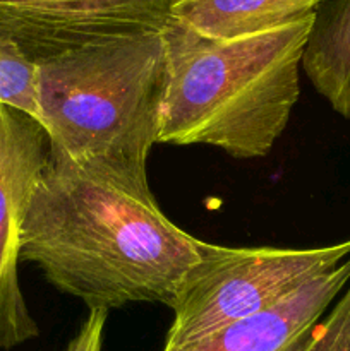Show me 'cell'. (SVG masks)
Instances as JSON below:
<instances>
[{
	"instance_id": "2",
	"label": "cell",
	"mask_w": 350,
	"mask_h": 351,
	"mask_svg": "<svg viewBox=\"0 0 350 351\" xmlns=\"http://www.w3.org/2000/svg\"><path fill=\"white\" fill-rule=\"evenodd\" d=\"M314 16L237 38H209L170 21L161 31L167 86L158 143L266 156L301 96Z\"/></svg>"
},
{
	"instance_id": "5",
	"label": "cell",
	"mask_w": 350,
	"mask_h": 351,
	"mask_svg": "<svg viewBox=\"0 0 350 351\" xmlns=\"http://www.w3.org/2000/svg\"><path fill=\"white\" fill-rule=\"evenodd\" d=\"M178 0H0V38L34 62L117 38L161 33Z\"/></svg>"
},
{
	"instance_id": "6",
	"label": "cell",
	"mask_w": 350,
	"mask_h": 351,
	"mask_svg": "<svg viewBox=\"0 0 350 351\" xmlns=\"http://www.w3.org/2000/svg\"><path fill=\"white\" fill-rule=\"evenodd\" d=\"M48 158L40 122L0 103V350L38 338L17 276L21 235L34 184Z\"/></svg>"
},
{
	"instance_id": "9",
	"label": "cell",
	"mask_w": 350,
	"mask_h": 351,
	"mask_svg": "<svg viewBox=\"0 0 350 351\" xmlns=\"http://www.w3.org/2000/svg\"><path fill=\"white\" fill-rule=\"evenodd\" d=\"M302 69L316 91L350 122V0H326L316 10Z\"/></svg>"
},
{
	"instance_id": "10",
	"label": "cell",
	"mask_w": 350,
	"mask_h": 351,
	"mask_svg": "<svg viewBox=\"0 0 350 351\" xmlns=\"http://www.w3.org/2000/svg\"><path fill=\"white\" fill-rule=\"evenodd\" d=\"M0 103L38 122V64L0 38Z\"/></svg>"
},
{
	"instance_id": "8",
	"label": "cell",
	"mask_w": 350,
	"mask_h": 351,
	"mask_svg": "<svg viewBox=\"0 0 350 351\" xmlns=\"http://www.w3.org/2000/svg\"><path fill=\"white\" fill-rule=\"evenodd\" d=\"M326 0H178L172 21L209 38H237L314 14Z\"/></svg>"
},
{
	"instance_id": "3",
	"label": "cell",
	"mask_w": 350,
	"mask_h": 351,
	"mask_svg": "<svg viewBox=\"0 0 350 351\" xmlns=\"http://www.w3.org/2000/svg\"><path fill=\"white\" fill-rule=\"evenodd\" d=\"M36 64L38 122L51 151L148 173L167 86L161 33L86 45Z\"/></svg>"
},
{
	"instance_id": "11",
	"label": "cell",
	"mask_w": 350,
	"mask_h": 351,
	"mask_svg": "<svg viewBox=\"0 0 350 351\" xmlns=\"http://www.w3.org/2000/svg\"><path fill=\"white\" fill-rule=\"evenodd\" d=\"M305 351H350V285L319 322Z\"/></svg>"
},
{
	"instance_id": "12",
	"label": "cell",
	"mask_w": 350,
	"mask_h": 351,
	"mask_svg": "<svg viewBox=\"0 0 350 351\" xmlns=\"http://www.w3.org/2000/svg\"><path fill=\"white\" fill-rule=\"evenodd\" d=\"M108 312L91 311L65 351H102Z\"/></svg>"
},
{
	"instance_id": "1",
	"label": "cell",
	"mask_w": 350,
	"mask_h": 351,
	"mask_svg": "<svg viewBox=\"0 0 350 351\" xmlns=\"http://www.w3.org/2000/svg\"><path fill=\"white\" fill-rule=\"evenodd\" d=\"M199 240L158 208L148 173L78 163L48 146L21 235V261L88 311L172 307Z\"/></svg>"
},
{
	"instance_id": "4",
	"label": "cell",
	"mask_w": 350,
	"mask_h": 351,
	"mask_svg": "<svg viewBox=\"0 0 350 351\" xmlns=\"http://www.w3.org/2000/svg\"><path fill=\"white\" fill-rule=\"evenodd\" d=\"M350 257V240L316 249L213 245L199 240V259L182 278L163 351L199 341L275 307Z\"/></svg>"
},
{
	"instance_id": "7",
	"label": "cell",
	"mask_w": 350,
	"mask_h": 351,
	"mask_svg": "<svg viewBox=\"0 0 350 351\" xmlns=\"http://www.w3.org/2000/svg\"><path fill=\"white\" fill-rule=\"evenodd\" d=\"M350 283V257L268 311L172 351H305L329 305Z\"/></svg>"
}]
</instances>
